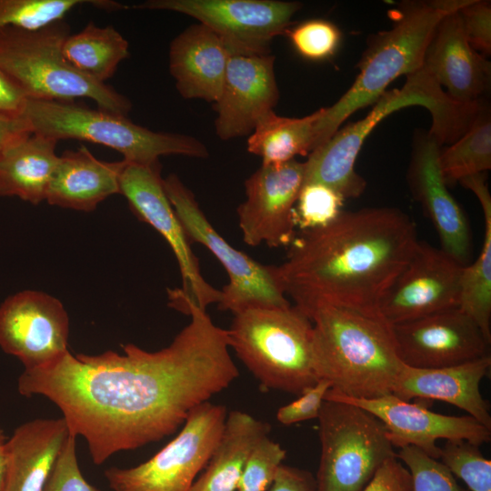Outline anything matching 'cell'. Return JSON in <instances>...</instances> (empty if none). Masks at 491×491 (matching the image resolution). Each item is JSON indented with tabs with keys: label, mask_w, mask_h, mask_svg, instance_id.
Listing matches in <instances>:
<instances>
[{
	"label": "cell",
	"mask_w": 491,
	"mask_h": 491,
	"mask_svg": "<svg viewBox=\"0 0 491 491\" xmlns=\"http://www.w3.org/2000/svg\"><path fill=\"white\" fill-rule=\"evenodd\" d=\"M471 47L484 56L491 53V5L489 1L466 0L458 10Z\"/></svg>",
	"instance_id": "obj_38"
},
{
	"label": "cell",
	"mask_w": 491,
	"mask_h": 491,
	"mask_svg": "<svg viewBox=\"0 0 491 491\" xmlns=\"http://www.w3.org/2000/svg\"><path fill=\"white\" fill-rule=\"evenodd\" d=\"M331 385L319 379L313 386L304 391L294 402L280 407L276 413L277 420L286 426L309 419L318 418L326 394Z\"/></svg>",
	"instance_id": "obj_40"
},
{
	"label": "cell",
	"mask_w": 491,
	"mask_h": 491,
	"mask_svg": "<svg viewBox=\"0 0 491 491\" xmlns=\"http://www.w3.org/2000/svg\"><path fill=\"white\" fill-rule=\"evenodd\" d=\"M305 162L262 165L245 182L237 207L244 242L250 246H289L296 235L295 205L304 183Z\"/></svg>",
	"instance_id": "obj_16"
},
{
	"label": "cell",
	"mask_w": 491,
	"mask_h": 491,
	"mask_svg": "<svg viewBox=\"0 0 491 491\" xmlns=\"http://www.w3.org/2000/svg\"><path fill=\"white\" fill-rule=\"evenodd\" d=\"M228 51L221 38L203 24L191 25L171 42L169 70L186 99H219Z\"/></svg>",
	"instance_id": "obj_24"
},
{
	"label": "cell",
	"mask_w": 491,
	"mask_h": 491,
	"mask_svg": "<svg viewBox=\"0 0 491 491\" xmlns=\"http://www.w3.org/2000/svg\"><path fill=\"white\" fill-rule=\"evenodd\" d=\"M460 183L479 200L485 233L476 260L463 268L458 307L477 324L491 342V196L485 173L470 175Z\"/></svg>",
	"instance_id": "obj_28"
},
{
	"label": "cell",
	"mask_w": 491,
	"mask_h": 491,
	"mask_svg": "<svg viewBox=\"0 0 491 491\" xmlns=\"http://www.w3.org/2000/svg\"><path fill=\"white\" fill-rule=\"evenodd\" d=\"M345 198L321 183L303 184L296 205L295 222L301 231L322 228L335 221L342 212Z\"/></svg>",
	"instance_id": "obj_34"
},
{
	"label": "cell",
	"mask_w": 491,
	"mask_h": 491,
	"mask_svg": "<svg viewBox=\"0 0 491 491\" xmlns=\"http://www.w3.org/2000/svg\"><path fill=\"white\" fill-rule=\"evenodd\" d=\"M6 442L7 437L0 427V491L3 490L6 470Z\"/></svg>",
	"instance_id": "obj_45"
},
{
	"label": "cell",
	"mask_w": 491,
	"mask_h": 491,
	"mask_svg": "<svg viewBox=\"0 0 491 491\" xmlns=\"http://www.w3.org/2000/svg\"><path fill=\"white\" fill-rule=\"evenodd\" d=\"M31 133L30 126L24 117L11 118L0 115V157L10 145Z\"/></svg>",
	"instance_id": "obj_44"
},
{
	"label": "cell",
	"mask_w": 491,
	"mask_h": 491,
	"mask_svg": "<svg viewBox=\"0 0 491 491\" xmlns=\"http://www.w3.org/2000/svg\"><path fill=\"white\" fill-rule=\"evenodd\" d=\"M45 491H100L82 475L75 436L70 434Z\"/></svg>",
	"instance_id": "obj_39"
},
{
	"label": "cell",
	"mask_w": 491,
	"mask_h": 491,
	"mask_svg": "<svg viewBox=\"0 0 491 491\" xmlns=\"http://www.w3.org/2000/svg\"><path fill=\"white\" fill-rule=\"evenodd\" d=\"M128 49L127 40L114 26L101 27L90 22L80 32L67 36L63 55L79 73L105 84L128 56Z\"/></svg>",
	"instance_id": "obj_30"
},
{
	"label": "cell",
	"mask_w": 491,
	"mask_h": 491,
	"mask_svg": "<svg viewBox=\"0 0 491 491\" xmlns=\"http://www.w3.org/2000/svg\"><path fill=\"white\" fill-rule=\"evenodd\" d=\"M83 0H0V30L15 26L35 30L63 18Z\"/></svg>",
	"instance_id": "obj_32"
},
{
	"label": "cell",
	"mask_w": 491,
	"mask_h": 491,
	"mask_svg": "<svg viewBox=\"0 0 491 491\" xmlns=\"http://www.w3.org/2000/svg\"><path fill=\"white\" fill-rule=\"evenodd\" d=\"M69 436L63 417L37 418L17 426L6 442L2 491H45Z\"/></svg>",
	"instance_id": "obj_23"
},
{
	"label": "cell",
	"mask_w": 491,
	"mask_h": 491,
	"mask_svg": "<svg viewBox=\"0 0 491 491\" xmlns=\"http://www.w3.org/2000/svg\"><path fill=\"white\" fill-rule=\"evenodd\" d=\"M269 431V424L248 413L240 410L228 413L205 471L189 491H236L252 449Z\"/></svg>",
	"instance_id": "obj_27"
},
{
	"label": "cell",
	"mask_w": 491,
	"mask_h": 491,
	"mask_svg": "<svg viewBox=\"0 0 491 491\" xmlns=\"http://www.w3.org/2000/svg\"><path fill=\"white\" fill-rule=\"evenodd\" d=\"M229 347L261 386L301 395L317 381L312 322L295 306H250L233 314Z\"/></svg>",
	"instance_id": "obj_6"
},
{
	"label": "cell",
	"mask_w": 491,
	"mask_h": 491,
	"mask_svg": "<svg viewBox=\"0 0 491 491\" xmlns=\"http://www.w3.org/2000/svg\"><path fill=\"white\" fill-rule=\"evenodd\" d=\"M439 458L470 491H491V461L482 455L479 446L466 440H446L440 447Z\"/></svg>",
	"instance_id": "obj_33"
},
{
	"label": "cell",
	"mask_w": 491,
	"mask_h": 491,
	"mask_svg": "<svg viewBox=\"0 0 491 491\" xmlns=\"http://www.w3.org/2000/svg\"><path fill=\"white\" fill-rule=\"evenodd\" d=\"M227 51L222 91L215 103V132L222 140L250 135L279 97L274 55Z\"/></svg>",
	"instance_id": "obj_19"
},
{
	"label": "cell",
	"mask_w": 491,
	"mask_h": 491,
	"mask_svg": "<svg viewBox=\"0 0 491 491\" xmlns=\"http://www.w3.org/2000/svg\"><path fill=\"white\" fill-rule=\"evenodd\" d=\"M490 366V355L439 368H416L402 363L392 394L407 402L421 398L449 403L491 429L490 405L480 392V383Z\"/></svg>",
	"instance_id": "obj_22"
},
{
	"label": "cell",
	"mask_w": 491,
	"mask_h": 491,
	"mask_svg": "<svg viewBox=\"0 0 491 491\" xmlns=\"http://www.w3.org/2000/svg\"><path fill=\"white\" fill-rule=\"evenodd\" d=\"M363 491H412V477L396 456L386 460Z\"/></svg>",
	"instance_id": "obj_41"
},
{
	"label": "cell",
	"mask_w": 491,
	"mask_h": 491,
	"mask_svg": "<svg viewBox=\"0 0 491 491\" xmlns=\"http://www.w3.org/2000/svg\"><path fill=\"white\" fill-rule=\"evenodd\" d=\"M29 97L23 88L0 69V115L23 117Z\"/></svg>",
	"instance_id": "obj_42"
},
{
	"label": "cell",
	"mask_w": 491,
	"mask_h": 491,
	"mask_svg": "<svg viewBox=\"0 0 491 491\" xmlns=\"http://www.w3.org/2000/svg\"><path fill=\"white\" fill-rule=\"evenodd\" d=\"M323 108L302 118L264 115L247 140V150L262 158V165L282 164L306 155L313 150L314 127Z\"/></svg>",
	"instance_id": "obj_29"
},
{
	"label": "cell",
	"mask_w": 491,
	"mask_h": 491,
	"mask_svg": "<svg viewBox=\"0 0 491 491\" xmlns=\"http://www.w3.org/2000/svg\"><path fill=\"white\" fill-rule=\"evenodd\" d=\"M69 317L55 297L23 290L0 306V347L25 370L45 366L68 350Z\"/></svg>",
	"instance_id": "obj_15"
},
{
	"label": "cell",
	"mask_w": 491,
	"mask_h": 491,
	"mask_svg": "<svg viewBox=\"0 0 491 491\" xmlns=\"http://www.w3.org/2000/svg\"><path fill=\"white\" fill-rule=\"evenodd\" d=\"M417 242L416 224L399 209L342 211L328 225L296 234L278 279L308 317L323 305L378 310Z\"/></svg>",
	"instance_id": "obj_2"
},
{
	"label": "cell",
	"mask_w": 491,
	"mask_h": 491,
	"mask_svg": "<svg viewBox=\"0 0 491 491\" xmlns=\"http://www.w3.org/2000/svg\"><path fill=\"white\" fill-rule=\"evenodd\" d=\"M421 69L453 101L475 105L490 86L491 65L474 50L466 37L458 11L437 24L426 47Z\"/></svg>",
	"instance_id": "obj_21"
},
{
	"label": "cell",
	"mask_w": 491,
	"mask_h": 491,
	"mask_svg": "<svg viewBox=\"0 0 491 491\" xmlns=\"http://www.w3.org/2000/svg\"><path fill=\"white\" fill-rule=\"evenodd\" d=\"M392 326L398 358L411 367H446L490 355L491 342L459 307Z\"/></svg>",
	"instance_id": "obj_18"
},
{
	"label": "cell",
	"mask_w": 491,
	"mask_h": 491,
	"mask_svg": "<svg viewBox=\"0 0 491 491\" xmlns=\"http://www.w3.org/2000/svg\"><path fill=\"white\" fill-rule=\"evenodd\" d=\"M119 185L120 194L136 216L154 227L175 256L182 286L168 290L169 305L187 315L193 306L206 311L208 306L218 304L221 291L202 276L198 258L165 194L159 163L144 165L127 162Z\"/></svg>",
	"instance_id": "obj_12"
},
{
	"label": "cell",
	"mask_w": 491,
	"mask_h": 491,
	"mask_svg": "<svg viewBox=\"0 0 491 491\" xmlns=\"http://www.w3.org/2000/svg\"><path fill=\"white\" fill-rule=\"evenodd\" d=\"M226 407L205 402L191 411L181 431L148 460L128 468L110 467L113 491H189L222 435Z\"/></svg>",
	"instance_id": "obj_11"
},
{
	"label": "cell",
	"mask_w": 491,
	"mask_h": 491,
	"mask_svg": "<svg viewBox=\"0 0 491 491\" xmlns=\"http://www.w3.org/2000/svg\"><path fill=\"white\" fill-rule=\"evenodd\" d=\"M57 142L31 133L10 145L0 157V196H16L33 205L45 200L59 161Z\"/></svg>",
	"instance_id": "obj_26"
},
{
	"label": "cell",
	"mask_w": 491,
	"mask_h": 491,
	"mask_svg": "<svg viewBox=\"0 0 491 491\" xmlns=\"http://www.w3.org/2000/svg\"><path fill=\"white\" fill-rule=\"evenodd\" d=\"M125 160L101 161L85 146L67 150L50 180L45 201L50 205L92 211L108 196L120 194V176Z\"/></svg>",
	"instance_id": "obj_25"
},
{
	"label": "cell",
	"mask_w": 491,
	"mask_h": 491,
	"mask_svg": "<svg viewBox=\"0 0 491 491\" xmlns=\"http://www.w3.org/2000/svg\"><path fill=\"white\" fill-rule=\"evenodd\" d=\"M463 268L444 250L418 241L381 299L379 312L394 326L458 307Z\"/></svg>",
	"instance_id": "obj_14"
},
{
	"label": "cell",
	"mask_w": 491,
	"mask_h": 491,
	"mask_svg": "<svg viewBox=\"0 0 491 491\" xmlns=\"http://www.w3.org/2000/svg\"><path fill=\"white\" fill-rule=\"evenodd\" d=\"M266 491H316V482L310 472L282 464Z\"/></svg>",
	"instance_id": "obj_43"
},
{
	"label": "cell",
	"mask_w": 491,
	"mask_h": 491,
	"mask_svg": "<svg viewBox=\"0 0 491 491\" xmlns=\"http://www.w3.org/2000/svg\"><path fill=\"white\" fill-rule=\"evenodd\" d=\"M439 168L446 185L491 168V119L485 106L456 142L440 148Z\"/></svg>",
	"instance_id": "obj_31"
},
{
	"label": "cell",
	"mask_w": 491,
	"mask_h": 491,
	"mask_svg": "<svg viewBox=\"0 0 491 491\" xmlns=\"http://www.w3.org/2000/svg\"><path fill=\"white\" fill-rule=\"evenodd\" d=\"M23 117L32 133L57 141L70 138L103 145L121 153L124 160L132 164L155 165L160 156L167 155L208 156L205 145L193 136L154 132L126 115L74 102L29 99Z\"/></svg>",
	"instance_id": "obj_8"
},
{
	"label": "cell",
	"mask_w": 491,
	"mask_h": 491,
	"mask_svg": "<svg viewBox=\"0 0 491 491\" xmlns=\"http://www.w3.org/2000/svg\"><path fill=\"white\" fill-rule=\"evenodd\" d=\"M316 491H363L382 464L396 456L383 423L350 403L324 400Z\"/></svg>",
	"instance_id": "obj_9"
},
{
	"label": "cell",
	"mask_w": 491,
	"mask_h": 491,
	"mask_svg": "<svg viewBox=\"0 0 491 491\" xmlns=\"http://www.w3.org/2000/svg\"><path fill=\"white\" fill-rule=\"evenodd\" d=\"M187 315L189 324L166 347L150 352L126 344L123 354L67 351L49 365L24 370L18 392L54 403L69 433L85 438L95 465L159 441L239 376L226 329L197 307Z\"/></svg>",
	"instance_id": "obj_1"
},
{
	"label": "cell",
	"mask_w": 491,
	"mask_h": 491,
	"mask_svg": "<svg viewBox=\"0 0 491 491\" xmlns=\"http://www.w3.org/2000/svg\"><path fill=\"white\" fill-rule=\"evenodd\" d=\"M466 1L402 3L394 25L368 38L351 87L333 105L324 107L314 127L313 150L325 144L354 112L376 103L393 80L420 70L437 24Z\"/></svg>",
	"instance_id": "obj_4"
},
{
	"label": "cell",
	"mask_w": 491,
	"mask_h": 491,
	"mask_svg": "<svg viewBox=\"0 0 491 491\" xmlns=\"http://www.w3.org/2000/svg\"><path fill=\"white\" fill-rule=\"evenodd\" d=\"M412 105L427 108L433 118L429 131L441 142L457 136L466 126L471 110L447 95L422 69L407 75L400 89L385 93L361 120L338 129L325 144L313 150L305 162L304 183L330 186L345 199L357 197L366 189V180L355 170L364 141L384 118Z\"/></svg>",
	"instance_id": "obj_5"
},
{
	"label": "cell",
	"mask_w": 491,
	"mask_h": 491,
	"mask_svg": "<svg viewBox=\"0 0 491 491\" xmlns=\"http://www.w3.org/2000/svg\"><path fill=\"white\" fill-rule=\"evenodd\" d=\"M325 400L346 402L366 410L383 423L393 446H416L436 459L440 456L438 439L466 440L479 446L491 440V429L470 416L438 414L393 394L363 399L329 389Z\"/></svg>",
	"instance_id": "obj_17"
},
{
	"label": "cell",
	"mask_w": 491,
	"mask_h": 491,
	"mask_svg": "<svg viewBox=\"0 0 491 491\" xmlns=\"http://www.w3.org/2000/svg\"><path fill=\"white\" fill-rule=\"evenodd\" d=\"M440 145L430 133L416 135L407 183L414 198L420 203L434 225L442 250L466 266L471 237L467 219L449 193L439 168Z\"/></svg>",
	"instance_id": "obj_20"
},
{
	"label": "cell",
	"mask_w": 491,
	"mask_h": 491,
	"mask_svg": "<svg viewBox=\"0 0 491 491\" xmlns=\"http://www.w3.org/2000/svg\"><path fill=\"white\" fill-rule=\"evenodd\" d=\"M312 322V365L331 390L352 398L392 394L402 362L393 326L377 309L323 305Z\"/></svg>",
	"instance_id": "obj_3"
},
{
	"label": "cell",
	"mask_w": 491,
	"mask_h": 491,
	"mask_svg": "<svg viewBox=\"0 0 491 491\" xmlns=\"http://www.w3.org/2000/svg\"><path fill=\"white\" fill-rule=\"evenodd\" d=\"M69 30L63 20L35 30L1 29L0 69L29 99L74 102L85 97L95 101L99 109L126 115L132 107L126 96L82 75L66 62L63 45Z\"/></svg>",
	"instance_id": "obj_7"
},
{
	"label": "cell",
	"mask_w": 491,
	"mask_h": 491,
	"mask_svg": "<svg viewBox=\"0 0 491 491\" xmlns=\"http://www.w3.org/2000/svg\"><path fill=\"white\" fill-rule=\"evenodd\" d=\"M286 454V450L268 436L261 438L246 460L236 491H266Z\"/></svg>",
	"instance_id": "obj_36"
},
{
	"label": "cell",
	"mask_w": 491,
	"mask_h": 491,
	"mask_svg": "<svg viewBox=\"0 0 491 491\" xmlns=\"http://www.w3.org/2000/svg\"><path fill=\"white\" fill-rule=\"evenodd\" d=\"M298 2L276 0H149L133 8L166 10L190 15L223 41L229 50L269 54L274 37L286 33Z\"/></svg>",
	"instance_id": "obj_13"
},
{
	"label": "cell",
	"mask_w": 491,
	"mask_h": 491,
	"mask_svg": "<svg viewBox=\"0 0 491 491\" xmlns=\"http://www.w3.org/2000/svg\"><path fill=\"white\" fill-rule=\"evenodd\" d=\"M163 185L189 241L205 246L228 276V283L220 290V310L234 314L250 306L291 305L281 287L276 266L261 264L226 242L177 175L170 174L163 178Z\"/></svg>",
	"instance_id": "obj_10"
},
{
	"label": "cell",
	"mask_w": 491,
	"mask_h": 491,
	"mask_svg": "<svg viewBox=\"0 0 491 491\" xmlns=\"http://www.w3.org/2000/svg\"><path fill=\"white\" fill-rule=\"evenodd\" d=\"M299 55L309 60H324L332 56L341 41L339 29L323 19H312L286 30Z\"/></svg>",
	"instance_id": "obj_37"
},
{
	"label": "cell",
	"mask_w": 491,
	"mask_h": 491,
	"mask_svg": "<svg viewBox=\"0 0 491 491\" xmlns=\"http://www.w3.org/2000/svg\"><path fill=\"white\" fill-rule=\"evenodd\" d=\"M396 457L402 460L412 477V491H466L456 482L447 467L421 449L407 446Z\"/></svg>",
	"instance_id": "obj_35"
}]
</instances>
